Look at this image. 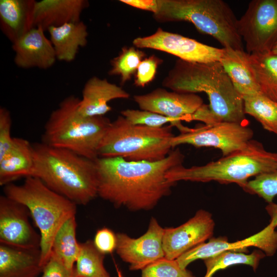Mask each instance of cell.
<instances>
[{"instance_id": "cell-1", "label": "cell", "mask_w": 277, "mask_h": 277, "mask_svg": "<svg viewBox=\"0 0 277 277\" xmlns=\"http://www.w3.org/2000/svg\"><path fill=\"white\" fill-rule=\"evenodd\" d=\"M184 160L178 148L164 159L154 162L99 157L95 160L97 195L116 207L132 211L151 209L170 194L176 184L167 180V172L182 165Z\"/></svg>"}, {"instance_id": "cell-2", "label": "cell", "mask_w": 277, "mask_h": 277, "mask_svg": "<svg viewBox=\"0 0 277 277\" xmlns=\"http://www.w3.org/2000/svg\"><path fill=\"white\" fill-rule=\"evenodd\" d=\"M162 86L179 93H205L209 109L219 122L243 124L244 102L219 61L207 63L177 60Z\"/></svg>"}, {"instance_id": "cell-3", "label": "cell", "mask_w": 277, "mask_h": 277, "mask_svg": "<svg viewBox=\"0 0 277 277\" xmlns=\"http://www.w3.org/2000/svg\"><path fill=\"white\" fill-rule=\"evenodd\" d=\"M33 146L32 176L76 205H86L98 196L95 160L42 142Z\"/></svg>"}, {"instance_id": "cell-4", "label": "cell", "mask_w": 277, "mask_h": 277, "mask_svg": "<svg viewBox=\"0 0 277 277\" xmlns=\"http://www.w3.org/2000/svg\"><path fill=\"white\" fill-rule=\"evenodd\" d=\"M80 101L72 95L61 102L46 123L42 143L96 160L100 145L111 122L104 116L82 115L78 111Z\"/></svg>"}, {"instance_id": "cell-5", "label": "cell", "mask_w": 277, "mask_h": 277, "mask_svg": "<svg viewBox=\"0 0 277 277\" xmlns=\"http://www.w3.org/2000/svg\"><path fill=\"white\" fill-rule=\"evenodd\" d=\"M277 168V152L265 149L263 145L252 140L244 149L202 166L185 167L182 165L170 169L167 180L178 181L235 183L243 189L249 179Z\"/></svg>"}, {"instance_id": "cell-6", "label": "cell", "mask_w": 277, "mask_h": 277, "mask_svg": "<svg viewBox=\"0 0 277 277\" xmlns=\"http://www.w3.org/2000/svg\"><path fill=\"white\" fill-rule=\"evenodd\" d=\"M4 191L6 196L26 206L38 228L43 268L51 256L56 232L67 220L75 215L77 205L33 176L26 177L22 185L5 186Z\"/></svg>"}, {"instance_id": "cell-7", "label": "cell", "mask_w": 277, "mask_h": 277, "mask_svg": "<svg viewBox=\"0 0 277 277\" xmlns=\"http://www.w3.org/2000/svg\"><path fill=\"white\" fill-rule=\"evenodd\" d=\"M153 13L159 23L187 21L198 31L212 36L224 48L243 50L236 29L238 19L222 0H157Z\"/></svg>"}, {"instance_id": "cell-8", "label": "cell", "mask_w": 277, "mask_h": 277, "mask_svg": "<svg viewBox=\"0 0 277 277\" xmlns=\"http://www.w3.org/2000/svg\"><path fill=\"white\" fill-rule=\"evenodd\" d=\"M172 127L133 125L123 116H118L111 122L101 142L98 157H121L130 161L163 160L172 148Z\"/></svg>"}, {"instance_id": "cell-9", "label": "cell", "mask_w": 277, "mask_h": 277, "mask_svg": "<svg viewBox=\"0 0 277 277\" xmlns=\"http://www.w3.org/2000/svg\"><path fill=\"white\" fill-rule=\"evenodd\" d=\"M247 52L268 53L277 43V0H253L236 23Z\"/></svg>"}, {"instance_id": "cell-10", "label": "cell", "mask_w": 277, "mask_h": 277, "mask_svg": "<svg viewBox=\"0 0 277 277\" xmlns=\"http://www.w3.org/2000/svg\"><path fill=\"white\" fill-rule=\"evenodd\" d=\"M253 130L242 123L219 122L190 128L174 135L172 148L187 144L195 147H213L221 150L223 156L245 148L252 140Z\"/></svg>"}, {"instance_id": "cell-11", "label": "cell", "mask_w": 277, "mask_h": 277, "mask_svg": "<svg viewBox=\"0 0 277 277\" xmlns=\"http://www.w3.org/2000/svg\"><path fill=\"white\" fill-rule=\"evenodd\" d=\"M134 47L168 53L187 62L207 63L220 61L222 48H217L158 28L152 34L133 39Z\"/></svg>"}, {"instance_id": "cell-12", "label": "cell", "mask_w": 277, "mask_h": 277, "mask_svg": "<svg viewBox=\"0 0 277 277\" xmlns=\"http://www.w3.org/2000/svg\"><path fill=\"white\" fill-rule=\"evenodd\" d=\"M249 247H255L267 256L273 255L277 250V231L269 223L259 232L242 240L228 242L226 237L211 238L184 253L176 260L181 268L186 269L193 261L214 256L221 252L231 251L246 252Z\"/></svg>"}, {"instance_id": "cell-13", "label": "cell", "mask_w": 277, "mask_h": 277, "mask_svg": "<svg viewBox=\"0 0 277 277\" xmlns=\"http://www.w3.org/2000/svg\"><path fill=\"white\" fill-rule=\"evenodd\" d=\"M164 230L157 220L152 217L147 231L138 238H132L123 233L116 234V252L123 261L129 264V269L142 270L165 258Z\"/></svg>"}, {"instance_id": "cell-14", "label": "cell", "mask_w": 277, "mask_h": 277, "mask_svg": "<svg viewBox=\"0 0 277 277\" xmlns=\"http://www.w3.org/2000/svg\"><path fill=\"white\" fill-rule=\"evenodd\" d=\"M215 223L209 212L200 209L183 224L164 228L163 247L165 258L176 260L184 253L212 238Z\"/></svg>"}, {"instance_id": "cell-15", "label": "cell", "mask_w": 277, "mask_h": 277, "mask_svg": "<svg viewBox=\"0 0 277 277\" xmlns=\"http://www.w3.org/2000/svg\"><path fill=\"white\" fill-rule=\"evenodd\" d=\"M28 209L5 195L0 196V243L25 249H40L41 236L31 225Z\"/></svg>"}, {"instance_id": "cell-16", "label": "cell", "mask_w": 277, "mask_h": 277, "mask_svg": "<svg viewBox=\"0 0 277 277\" xmlns=\"http://www.w3.org/2000/svg\"><path fill=\"white\" fill-rule=\"evenodd\" d=\"M133 100L143 110L154 112L178 122L187 121L203 104L201 97L195 93L168 91L157 88L143 95H135Z\"/></svg>"}, {"instance_id": "cell-17", "label": "cell", "mask_w": 277, "mask_h": 277, "mask_svg": "<svg viewBox=\"0 0 277 277\" xmlns=\"http://www.w3.org/2000/svg\"><path fill=\"white\" fill-rule=\"evenodd\" d=\"M14 62L19 68L47 69L56 59L52 44L40 26L33 28L12 44Z\"/></svg>"}, {"instance_id": "cell-18", "label": "cell", "mask_w": 277, "mask_h": 277, "mask_svg": "<svg viewBox=\"0 0 277 277\" xmlns=\"http://www.w3.org/2000/svg\"><path fill=\"white\" fill-rule=\"evenodd\" d=\"M129 96L122 87L109 82L107 79L93 76L84 85L78 111L86 117L104 116L112 110L108 104L110 101Z\"/></svg>"}, {"instance_id": "cell-19", "label": "cell", "mask_w": 277, "mask_h": 277, "mask_svg": "<svg viewBox=\"0 0 277 277\" xmlns=\"http://www.w3.org/2000/svg\"><path fill=\"white\" fill-rule=\"evenodd\" d=\"M88 6L86 0H42L36 1L34 8L35 27L44 31L52 27L81 21L83 11Z\"/></svg>"}, {"instance_id": "cell-20", "label": "cell", "mask_w": 277, "mask_h": 277, "mask_svg": "<svg viewBox=\"0 0 277 277\" xmlns=\"http://www.w3.org/2000/svg\"><path fill=\"white\" fill-rule=\"evenodd\" d=\"M35 0H1L0 26L13 44L35 28Z\"/></svg>"}, {"instance_id": "cell-21", "label": "cell", "mask_w": 277, "mask_h": 277, "mask_svg": "<svg viewBox=\"0 0 277 277\" xmlns=\"http://www.w3.org/2000/svg\"><path fill=\"white\" fill-rule=\"evenodd\" d=\"M34 167L33 144L14 137L12 147L0 157V185L6 186L21 178L32 176Z\"/></svg>"}, {"instance_id": "cell-22", "label": "cell", "mask_w": 277, "mask_h": 277, "mask_svg": "<svg viewBox=\"0 0 277 277\" xmlns=\"http://www.w3.org/2000/svg\"><path fill=\"white\" fill-rule=\"evenodd\" d=\"M40 249L0 245V277H36L42 271Z\"/></svg>"}, {"instance_id": "cell-23", "label": "cell", "mask_w": 277, "mask_h": 277, "mask_svg": "<svg viewBox=\"0 0 277 277\" xmlns=\"http://www.w3.org/2000/svg\"><path fill=\"white\" fill-rule=\"evenodd\" d=\"M219 61L234 88L243 97L261 93L244 50L222 48Z\"/></svg>"}, {"instance_id": "cell-24", "label": "cell", "mask_w": 277, "mask_h": 277, "mask_svg": "<svg viewBox=\"0 0 277 277\" xmlns=\"http://www.w3.org/2000/svg\"><path fill=\"white\" fill-rule=\"evenodd\" d=\"M47 31L56 59L61 61H73L80 48L85 47L87 44V27L81 21L50 27Z\"/></svg>"}, {"instance_id": "cell-25", "label": "cell", "mask_w": 277, "mask_h": 277, "mask_svg": "<svg viewBox=\"0 0 277 277\" xmlns=\"http://www.w3.org/2000/svg\"><path fill=\"white\" fill-rule=\"evenodd\" d=\"M248 58L260 92L277 102V54L248 53Z\"/></svg>"}, {"instance_id": "cell-26", "label": "cell", "mask_w": 277, "mask_h": 277, "mask_svg": "<svg viewBox=\"0 0 277 277\" xmlns=\"http://www.w3.org/2000/svg\"><path fill=\"white\" fill-rule=\"evenodd\" d=\"M75 215L67 220L56 232L52 245L51 253L58 258L71 270L78 256L81 243L76 239Z\"/></svg>"}, {"instance_id": "cell-27", "label": "cell", "mask_w": 277, "mask_h": 277, "mask_svg": "<svg viewBox=\"0 0 277 277\" xmlns=\"http://www.w3.org/2000/svg\"><path fill=\"white\" fill-rule=\"evenodd\" d=\"M243 100L245 113L253 117L266 130L277 134V102L261 93Z\"/></svg>"}, {"instance_id": "cell-28", "label": "cell", "mask_w": 277, "mask_h": 277, "mask_svg": "<svg viewBox=\"0 0 277 277\" xmlns=\"http://www.w3.org/2000/svg\"><path fill=\"white\" fill-rule=\"evenodd\" d=\"M104 255L96 249L93 241L81 243L73 277H111L104 265Z\"/></svg>"}, {"instance_id": "cell-29", "label": "cell", "mask_w": 277, "mask_h": 277, "mask_svg": "<svg viewBox=\"0 0 277 277\" xmlns=\"http://www.w3.org/2000/svg\"><path fill=\"white\" fill-rule=\"evenodd\" d=\"M265 256L261 250H255L250 254L231 251L221 252L204 260L206 267L204 277H212L216 272L237 264L249 265L255 271L261 260Z\"/></svg>"}, {"instance_id": "cell-30", "label": "cell", "mask_w": 277, "mask_h": 277, "mask_svg": "<svg viewBox=\"0 0 277 277\" xmlns=\"http://www.w3.org/2000/svg\"><path fill=\"white\" fill-rule=\"evenodd\" d=\"M145 56V53L134 47L122 48L120 54L111 61L110 75H119L121 84L124 85L136 72L137 67Z\"/></svg>"}, {"instance_id": "cell-31", "label": "cell", "mask_w": 277, "mask_h": 277, "mask_svg": "<svg viewBox=\"0 0 277 277\" xmlns=\"http://www.w3.org/2000/svg\"><path fill=\"white\" fill-rule=\"evenodd\" d=\"M121 115L133 125L161 128L169 123L172 126H175L180 133L184 132L189 129L188 127L184 126L181 122L149 111L128 109L121 111Z\"/></svg>"}, {"instance_id": "cell-32", "label": "cell", "mask_w": 277, "mask_h": 277, "mask_svg": "<svg viewBox=\"0 0 277 277\" xmlns=\"http://www.w3.org/2000/svg\"><path fill=\"white\" fill-rule=\"evenodd\" d=\"M243 189L250 193L258 195L268 204L273 202L277 195V168L249 180Z\"/></svg>"}, {"instance_id": "cell-33", "label": "cell", "mask_w": 277, "mask_h": 277, "mask_svg": "<svg viewBox=\"0 0 277 277\" xmlns=\"http://www.w3.org/2000/svg\"><path fill=\"white\" fill-rule=\"evenodd\" d=\"M141 270V277H193L186 268H181L176 260H169L165 258Z\"/></svg>"}, {"instance_id": "cell-34", "label": "cell", "mask_w": 277, "mask_h": 277, "mask_svg": "<svg viewBox=\"0 0 277 277\" xmlns=\"http://www.w3.org/2000/svg\"><path fill=\"white\" fill-rule=\"evenodd\" d=\"M163 61L152 55L142 61L136 72L134 85L137 87H144L152 82L155 77L158 66Z\"/></svg>"}, {"instance_id": "cell-35", "label": "cell", "mask_w": 277, "mask_h": 277, "mask_svg": "<svg viewBox=\"0 0 277 277\" xmlns=\"http://www.w3.org/2000/svg\"><path fill=\"white\" fill-rule=\"evenodd\" d=\"M12 120L10 111L6 108H0V157L12 146L14 138L11 136Z\"/></svg>"}, {"instance_id": "cell-36", "label": "cell", "mask_w": 277, "mask_h": 277, "mask_svg": "<svg viewBox=\"0 0 277 277\" xmlns=\"http://www.w3.org/2000/svg\"><path fill=\"white\" fill-rule=\"evenodd\" d=\"M93 242L96 249L104 255L111 253L116 249V234L104 227L97 230Z\"/></svg>"}, {"instance_id": "cell-37", "label": "cell", "mask_w": 277, "mask_h": 277, "mask_svg": "<svg viewBox=\"0 0 277 277\" xmlns=\"http://www.w3.org/2000/svg\"><path fill=\"white\" fill-rule=\"evenodd\" d=\"M41 277H73V270L68 269L54 255L51 256L43 268Z\"/></svg>"}, {"instance_id": "cell-38", "label": "cell", "mask_w": 277, "mask_h": 277, "mask_svg": "<svg viewBox=\"0 0 277 277\" xmlns=\"http://www.w3.org/2000/svg\"><path fill=\"white\" fill-rule=\"evenodd\" d=\"M192 121L203 122L206 125L217 122L212 114L209 106L204 104L193 114L188 117L187 122Z\"/></svg>"}, {"instance_id": "cell-39", "label": "cell", "mask_w": 277, "mask_h": 277, "mask_svg": "<svg viewBox=\"0 0 277 277\" xmlns=\"http://www.w3.org/2000/svg\"><path fill=\"white\" fill-rule=\"evenodd\" d=\"M123 3L154 13L158 8L157 0H121Z\"/></svg>"}, {"instance_id": "cell-40", "label": "cell", "mask_w": 277, "mask_h": 277, "mask_svg": "<svg viewBox=\"0 0 277 277\" xmlns=\"http://www.w3.org/2000/svg\"><path fill=\"white\" fill-rule=\"evenodd\" d=\"M266 210L270 216V222L274 227H277V204L273 202L268 204Z\"/></svg>"}, {"instance_id": "cell-41", "label": "cell", "mask_w": 277, "mask_h": 277, "mask_svg": "<svg viewBox=\"0 0 277 277\" xmlns=\"http://www.w3.org/2000/svg\"><path fill=\"white\" fill-rule=\"evenodd\" d=\"M271 52L274 54H277V43L275 44V45L273 48Z\"/></svg>"}, {"instance_id": "cell-42", "label": "cell", "mask_w": 277, "mask_h": 277, "mask_svg": "<svg viewBox=\"0 0 277 277\" xmlns=\"http://www.w3.org/2000/svg\"><path fill=\"white\" fill-rule=\"evenodd\" d=\"M116 277H123V275H122L121 271H117V276H116Z\"/></svg>"}]
</instances>
